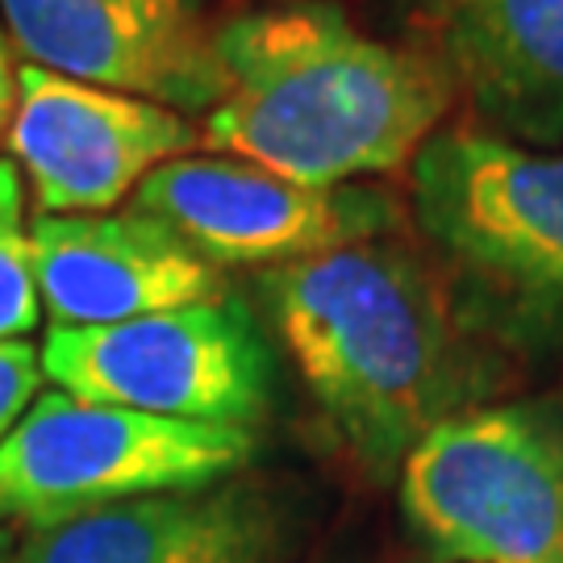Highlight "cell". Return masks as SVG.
Segmentation results:
<instances>
[{
  "instance_id": "ba28073f",
  "label": "cell",
  "mask_w": 563,
  "mask_h": 563,
  "mask_svg": "<svg viewBox=\"0 0 563 563\" xmlns=\"http://www.w3.org/2000/svg\"><path fill=\"white\" fill-rule=\"evenodd\" d=\"M4 146L38 213H109L155 167L201 146V125L146 97L21 63Z\"/></svg>"
},
{
  "instance_id": "8fae6325",
  "label": "cell",
  "mask_w": 563,
  "mask_h": 563,
  "mask_svg": "<svg viewBox=\"0 0 563 563\" xmlns=\"http://www.w3.org/2000/svg\"><path fill=\"white\" fill-rule=\"evenodd\" d=\"M272 547L276 522L260 493L209 484L30 526L18 563H267Z\"/></svg>"
},
{
  "instance_id": "7a4b0ae2",
  "label": "cell",
  "mask_w": 563,
  "mask_h": 563,
  "mask_svg": "<svg viewBox=\"0 0 563 563\" xmlns=\"http://www.w3.org/2000/svg\"><path fill=\"white\" fill-rule=\"evenodd\" d=\"M260 292L313 401L372 467L405 455L467 393L446 284L397 234L263 272Z\"/></svg>"
},
{
  "instance_id": "9c48e42d",
  "label": "cell",
  "mask_w": 563,
  "mask_h": 563,
  "mask_svg": "<svg viewBox=\"0 0 563 563\" xmlns=\"http://www.w3.org/2000/svg\"><path fill=\"white\" fill-rule=\"evenodd\" d=\"M0 25L25 63L184 118L225 97L205 0H0Z\"/></svg>"
},
{
  "instance_id": "9a60e30c",
  "label": "cell",
  "mask_w": 563,
  "mask_h": 563,
  "mask_svg": "<svg viewBox=\"0 0 563 563\" xmlns=\"http://www.w3.org/2000/svg\"><path fill=\"white\" fill-rule=\"evenodd\" d=\"M13 104H18V63H13V42L0 25V146L13 121Z\"/></svg>"
},
{
  "instance_id": "6da1fadb",
  "label": "cell",
  "mask_w": 563,
  "mask_h": 563,
  "mask_svg": "<svg viewBox=\"0 0 563 563\" xmlns=\"http://www.w3.org/2000/svg\"><path fill=\"white\" fill-rule=\"evenodd\" d=\"M218 63L225 97L201 118V146L313 188L413 163L451 104L426 55L363 34L330 0L218 21Z\"/></svg>"
},
{
  "instance_id": "4fadbf2b",
  "label": "cell",
  "mask_w": 563,
  "mask_h": 563,
  "mask_svg": "<svg viewBox=\"0 0 563 563\" xmlns=\"http://www.w3.org/2000/svg\"><path fill=\"white\" fill-rule=\"evenodd\" d=\"M42 322L34 242L25 225V180L18 163L0 159V342L30 339Z\"/></svg>"
},
{
  "instance_id": "5b68a950",
  "label": "cell",
  "mask_w": 563,
  "mask_h": 563,
  "mask_svg": "<svg viewBox=\"0 0 563 563\" xmlns=\"http://www.w3.org/2000/svg\"><path fill=\"white\" fill-rule=\"evenodd\" d=\"M251 455L255 439L242 426L155 418L55 388L0 443V514L46 526L97 505L209 488Z\"/></svg>"
},
{
  "instance_id": "277c9868",
  "label": "cell",
  "mask_w": 563,
  "mask_h": 563,
  "mask_svg": "<svg viewBox=\"0 0 563 563\" xmlns=\"http://www.w3.org/2000/svg\"><path fill=\"white\" fill-rule=\"evenodd\" d=\"M401 509L460 563H563V405H484L401 463Z\"/></svg>"
},
{
  "instance_id": "5bb4252c",
  "label": "cell",
  "mask_w": 563,
  "mask_h": 563,
  "mask_svg": "<svg viewBox=\"0 0 563 563\" xmlns=\"http://www.w3.org/2000/svg\"><path fill=\"white\" fill-rule=\"evenodd\" d=\"M42 393V355L25 339L0 342V443Z\"/></svg>"
},
{
  "instance_id": "3957f363",
  "label": "cell",
  "mask_w": 563,
  "mask_h": 563,
  "mask_svg": "<svg viewBox=\"0 0 563 563\" xmlns=\"http://www.w3.org/2000/svg\"><path fill=\"white\" fill-rule=\"evenodd\" d=\"M409 188L455 318L522 351H563V146L439 130Z\"/></svg>"
},
{
  "instance_id": "30bf717a",
  "label": "cell",
  "mask_w": 563,
  "mask_h": 563,
  "mask_svg": "<svg viewBox=\"0 0 563 563\" xmlns=\"http://www.w3.org/2000/svg\"><path fill=\"white\" fill-rule=\"evenodd\" d=\"M34 276L55 325H113L222 301L225 276L167 222L125 213H34Z\"/></svg>"
},
{
  "instance_id": "2e32d148",
  "label": "cell",
  "mask_w": 563,
  "mask_h": 563,
  "mask_svg": "<svg viewBox=\"0 0 563 563\" xmlns=\"http://www.w3.org/2000/svg\"><path fill=\"white\" fill-rule=\"evenodd\" d=\"M0 563H4V560H0Z\"/></svg>"
},
{
  "instance_id": "7c38bea8",
  "label": "cell",
  "mask_w": 563,
  "mask_h": 563,
  "mask_svg": "<svg viewBox=\"0 0 563 563\" xmlns=\"http://www.w3.org/2000/svg\"><path fill=\"white\" fill-rule=\"evenodd\" d=\"M451 71L501 139L563 146V0H443Z\"/></svg>"
},
{
  "instance_id": "8992f818",
  "label": "cell",
  "mask_w": 563,
  "mask_h": 563,
  "mask_svg": "<svg viewBox=\"0 0 563 563\" xmlns=\"http://www.w3.org/2000/svg\"><path fill=\"white\" fill-rule=\"evenodd\" d=\"M38 355L63 393L155 418L251 430L272 397V355L234 297L113 325H51Z\"/></svg>"
},
{
  "instance_id": "52a82bcc",
  "label": "cell",
  "mask_w": 563,
  "mask_h": 563,
  "mask_svg": "<svg viewBox=\"0 0 563 563\" xmlns=\"http://www.w3.org/2000/svg\"><path fill=\"white\" fill-rule=\"evenodd\" d=\"M130 209L167 222L218 267H284L397 234L401 205L372 184L313 188L234 155H180L134 188Z\"/></svg>"
}]
</instances>
